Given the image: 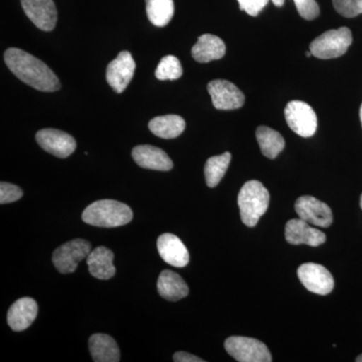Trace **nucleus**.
<instances>
[{"label": "nucleus", "mask_w": 362, "mask_h": 362, "mask_svg": "<svg viewBox=\"0 0 362 362\" xmlns=\"http://www.w3.org/2000/svg\"><path fill=\"white\" fill-rule=\"evenodd\" d=\"M182 66L180 59L175 56H166L161 59L157 66L156 77L160 81L177 80L182 76Z\"/></svg>", "instance_id": "a878e982"}, {"label": "nucleus", "mask_w": 362, "mask_h": 362, "mask_svg": "<svg viewBox=\"0 0 362 362\" xmlns=\"http://www.w3.org/2000/svg\"><path fill=\"white\" fill-rule=\"evenodd\" d=\"M39 312L37 302L33 298L25 297L14 302L7 313V323L16 332L28 329L35 320Z\"/></svg>", "instance_id": "dca6fc26"}, {"label": "nucleus", "mask_w": 362, "mask_h": 362, "mask_svg": "<svg viewBox=\"0 0 362 362\" xmlns=\"http://www.w3.org/2000/svg\"><path fill=\"white\" fill-rule=\"evenodd\" d=\"M285 237L289 244L319 247L326 242V235L301 218L290 220L286 225Z\"/></svg>", "instance_id": "4468645a"}, {"label": "nucleus", "mask_w": 362, "mask_h": 362, "mask_svg": "<svg viewBox=\"0 0 362 362\" xmlns=\"http://www.w3.org/2000/svg\"><path fill=\"white\" fill-rule=\"evenodd\" d=\"M256 136L262 153L268 158L275 159L284 149V138L278 131L266 126H259L256 131Z\"/></svg>", "instance_id": "5701e85b"}, {"label": "nucleus", "mask_w": 362, "mask_h": 362, "mask_svg": "<svg viewBox=\"0 0 362 362\" xmlns=\"http://www.w3.org/2000/svg\"><path fill=\"white\" fill-rule=\"evenodd\" d=\"M298 13L307 21L315 20L320 14V8L315 0H294Z\"/></svg>", "instance_id": "cd10ccee"}, {"label": "nucleus", "mask_w": 362, "mask_h": 362, "mask_svg": "<svg viewBox=\"0 0 362 362\" xmlns=\"http://www.w3.org/2000/svg\"><path fill=\"white\" fill-rule=\"evenodd\" d=\"M149 129L162 139H173L182 134L185 129V121L178 115L156 117L149 122Z\"/></svg>", "instance_id": "4be33fe9"}, {"label": "nucleus", "mask_w": 362, "mask_h": 362, "mask_svg": "<svg viewBox=\"0 0 362 362\" xmlns=\"http://www.w3.org/2000/svg\"><path fill=\"white\" fill-rule=\"evenodd\" d=\"M298 278L308 291L327 295L334 288V279L325 267L315 263H306L299 267Z\"/></svg>", "instance_id": "6e6552de"}, {"label": "nucleus", "mask_w": 362, "mask_h": 362, "mask_svg": "<svg viewBox=\"0 0 362 362\" xmlns=\"http://www.w3.org/2000/svg\"><path fill=\"white\" fill-rule=\"evenodd\" d=\"M146 13L152 25L163 28L175 16L173 0H145Z\"/></svg>", "instance_id": "b1692460"}, {"label": "nucleus", "mask_w": 362, "mask_h": 362, "mask_svg": "<svg viewBox=\"0 0 362 362\" xmlns=\"http://www.w3.org/2000/svg\"><path fill=\"white\" fill-rule=\"evenodd\" d=\"M361 209H362V194H361Z\"/></svg>", "instance_id": "c9c22d12"}, {"label": "nucleus", "mask_w": 362, "mask_h": 362, "mask_svg": "<svg viewBox=\"0 0 362 362\" xmlns=\"http://www.w3.org/2000/svg\"><path fill=\"white\" fill-rule=\"evenodd\" d=\"M35 139L45 151L59 158H66L74 153L77 143L73 136L57 129H42L35 135Z\"/></svg>", "instance_id": "ddd939ff"}, {"label": "nucleus", "mask_w": 362, "mask_h": 362, "mask_svg": "<svg viewBox=\"0 0 362 362\" xmlns=\"http://www.w3.org/2000/svg\"><path fill=\"white\" fill-rule=\"evenodd\" d=\"M136 64L129 52L123 51L107 66V82L116 93H122L134 76Z\"/></svg>", "instance_id": "9b49d317"}, {"label": "nucleus", "mask_w": 362, "mask_h": 362, "mask_svg": "<svg viewBox=\"0 0 362 362\" xmlns=\"http://www.w3.org/2000/svg\"><path fill=\"white\" fill-rule=\"evenodd\" d=\"M173 361L175 362H204V359L199 357L192 356V354H187V352H176L173 356Z\"/></svg>", "instance_id": "7c9ffc66"}, {"label": "nucleus", "mask_w": 362, "mask_h": 362, "mask_svg": "<svg viewBox=\"0 0 362 362\" xmlns=\"http://www.w3.org/2000/svg\"><path fill=\"white\" fill-rule=\"evenodd\" d=\"M238 2L242 11L249 16H257L268 4L269 0H238Z\"/></svg>", "instance_id": "c756f323"}, {"label": "nucleus", "mask_w": 362, "mask_h": 362, "mask_svg": "<svg viewBox=\"0 0 362 362\" xmlns=\"http://www.w3.org/2000/svg\"><path fill=\"white\" fill-rule=\"evenodd\" d=\"M295 209L299 218L310 225L328 228L332 223L333 214L330 207L310 195L299 197L295 202Z\"/></svg>", "instance_id": "9d476101"}, {"label": "nucleus", "mask_w": 362, "mask_h": 362, "mask_svg": "<svg viewBox=\"0 0 362 362\" xmlns=\"http://www.w3.org/2000/svg\"><path fill=\"white\" fill-rule=\"evenodd\" d=\"M92 252L88 240L77 239L62 245L52 254V263L62 274H70L77 270L80 262L87 258Z\"/></svg>", "instance_id": "423d86ee"}, {"label": "nucleus", "mask_w": 362, "mask_h": 362, "mask_svg": "<svg viewBox=\"0 0 362 362\" xmlns=\"http://www.w3.org/2000/svg\"><path fill=\"white\" fill-rule=\"evenodd\" d=\"M114 254L106 247H98L87 257L89 272L93 277L99 280H109L116 274L113 264Z\"/></svg>", "instance_id": "a211bd4d"}, {"label": "nucleus", "mask_w": 362, "mask_h": 362, "mask_svg": "<svg viewBox=\"0 0 362 362\" xmlns=\"http://www.w3.org/2000/svg\"><path fill=\"white\" fill-rule=\"evenodd\" d=\"M333 6L344 18H356L362 14V0H332Z\"/></svg>", "instance_id": "bb28decb"}, {"label": "nucleus", "mask_w": 362, "mask_h": 362, "mask_svg": "<svg viewBox=\"0 0 362 362\" xmlns=\"http://www.w3.org/2000/svg\"><path fill=\"white\" fill-rule=\"evenodd\" d=\"M211 102L218 110H235L245 104V95L242 90L226 80H214L207 85Z\"/></svg>", "instance_id": "1a4fd4ad"}, {"label": "nucleus", "mask_w": 362, "mask_h": 362, "mask_svg": "<svg viewBox=\"0 0 362 362\" xmlns=\"http://www.w3.org/2000/svg\"><path fill=\"white\" fill-rule=\"evenodd\" d=\"M90 356L95 362H119L120 350L115 340L103 333H96L90 337Z\"/></svg>", "instance_id": "412c9836"}, {"label": "nucleus", "mask_w": 362, "mask_h": 362, "mask_svg": "<svg viewBox=\"0 0 362 362\" xmlns=\"http://www.w3.org/2000/svg\"><path fill=\"white\" fill-rule=\"evenodd\" d=\"M270 202V194L258 180L247 181L238 195L240 218L249 228H254L265 214Z\"/></svg>", "instance_id": "7ed1b4c3"}, {"label": "nucleus", "mask_w": 362, "mask_h": 362, "mask_svg": "<svg viewBox=\"0 0 362 362\" xmlns=\"http://www.w3.org/2000/svg\"><path fill=\"white\" fill-rule=\"evenodd\" d=\"M356 361L357 362H362V354H361V356H359L358 357H357Z\"/></svg>", "instance_id": "72a5a7b5"}, {"label": "nucleus", "mask_w": 362, "mask_h": 362, "mask_svg": "<svg viewBox=\"0 0 362 362\" xmlns=\"http://www.w3.org/2000/svg\"><path fill=\"white\" fill-rule=\"evenodd\" d=\"M132 157L142 168L150 170L168 171L173 168V162L168 154L152 145H139L132 150Z\"/></svg>", "instance_id": "f3484780"}, {"label": "nucleus", "mask_w": 362, "mask_h": 362, "mask_svg": "<svg viewBox=\"0 0 362 362\" xmlns=\"http://www.w3.org/2000/svg\"><path fill=\"white\" fill-rule=\"evenodd\" d=\"M157 290L162 298L175 302L189 294V288L182 278L175 272L164 270L157 282Z\"/></svg>", "instance_id": "aec40b11"}, {"label": "nucleus", "mask_w": 362, "mask_h": 362, "mask_svg": "<svg viewBox=\"0 0 362 362\" xmlns=\"http://www.w3.org/2000/svg\"><path fill=\"white\" fill-rule=\"evenodd\" d=\"M4 62L16 77L35 89L56 92L61 88V83L54 71L44 62L23 49L16 47L6 49Z\"/></svg>", "instance_id": "f257e3e1"}, {"label": "nucleus", "mask_w": 362, "mask_h": 362, "mask_svg": "<svg viewBox=\"0 0 362 362\" xmlns=\"http://www.w3.org/2000/svg\"><path fill=\"white\" fill-rule=\"evenodd\" d=\"M232 160V154L230 152H225L221 156H213L207 159L204 166V176L207 187H216L225 176L228 166Z\"/></svg>", "instance_id": "393cba45"}, {"label": "nucleus", "mask_w": 362, "mask_h": 362, "mask_svg": "<svg viewBox=\"0 0 362 362\" xmlns=\"http://www.w3.org/2000/svg\"><path fill=\"white\" fill-rule=\"evenodd\" d=\"M285 119L296 134L308 138L315 134L317 116L310 105L303 101H292L286 106Z\"/></svg>", "instance_id": "0eeeda50"}, {"label": "nucleus", "mask_w": 362, "mask_h": 362, "mask_svg": "<svg viewBox=\"0 0 362 362\" xmlns=\"http://www.w3.org/2000/svg\"><path fill=\"white\" fill-rule=\"evenodd\" d=\"M23 190L16 185L11 183L4 182L0 183V204H11L21 199L23 197Z\"/></svg>", "instance_id": "c85d7f7f"}, {"label": "nucleus", "mask_w": 362, "mask_h": 362, "mask_svg": "<svg viewBox=\"0 0 362 362\" xmlns=\"http://www.w3.org/2000/svg\"><path fill=\"white\" fill-rule=\"evenodd\" d=\"M272 2H273L274 6L282 7L284 6L285 0H272Z\"/></svg>", "instance_id": "2f4dec72"}, {"label": "nucleus", "mask_w": 362, "mask_h": 362, "mask_svg": "<svg viewBox=\"0 0 362 362\" xmlns=\"http://www.w3.org/2000/svg\"><path fill=\"white\" fill-rule=\"evenodd\" d=\"M23 11L33 25L44 32L56 28L58 11L52 0H21Z\"/></svg>", "instance_id": "f8f14e48"}, {"label": "nucleus", "mask_w": 362, "mask_h": 362, "mask_svg": "<svg viewBox=\"0 0 362 362\" xmlns=\"http://www.w3.org/2000/svg\"><path fill=\"white\" fill-rule=\"evenodd\" d=\"M226 352L239 362H271L270 350L255 338L232 337L225 342Z\"/></svg>", "instance_id": "39448f33"}, {"label": "nucleus", "mask_w": 362, "mask_h": 362, "mask_svg": "<svg viewBox=\"0 0 362 362\" xmlns=\"http://www.w3.org/2000/svg\"><path fill=\"white\" fill-rule=\"evenodd\" d=\"M83 221L88 225L99 228H117L129 223L133 211L123 202L102 199L87 206L82 214Z\"/></svg>", "instance_id": "f03ea898"}, {"label": "nucleus", "mask_w": 362, "mask_h": 362, "mask_svg": "<svg viewBox=\"0 0 362 362\" xmlns=\"http://www.w3.org/2000/svg\"><path fill=\"white\" fill-rule=\"evenodd\" d=\"M359 116H361V126H362V104L361 107V111H359Z\"/></svg>", "instance_id": "473e14b6"}, {"label": "nucleus", "mask_w": 362, "mask_h": 362, "mask_svg": "<svg viewBox=\"0 0 362 362\" xmlns=\"http://www.w3.org/2000/svg\"><path fill=\"white\" fill-rule=\"evenodd\" d=\"M157 249L162 259L175 268H183L189 263V252L180 238L173 233H163L157 240Z\"/></svg>", "instance_id": "2eb2a0df"}, {"label": "nucleus", "mask_w": 362, "mask_h": 362, "mask_svg": "<svg viewBox=\"0 0 362 362\" xmlns=\"http://www.w3.org/2000/svg\"><path fill=\"white\" fill-rule=\"evenodd\" d=\"M352 44V33L349 28L331 30L319 35L310 45L312 56L317 59H330L343 56Z\"/></svg>", "instance_id": "20e7f679"}, {"label": "nucleus", "mask_w": 362, "mask_h": 362, "mask_svg": "<svg viewBox=\"0 0 362 362\" xmlns=\"http://www.w3.org/2000/svg\"><path fill=\"white\" fill-rule=\"evenodd\" d=\"M306 56H307V57H311V56H312V52H311L310 51L307 52H306Z\"/></svg>", "instance_id": "f704fd0d"}, {"label": "nucleus", "mask_w": 362, "mask_h": 362, "mask_svg": "<svg viewBox=\"0 0 362 362\" xmlns=\"http://www.w3.org/2000/svg\"><path fill=\"white\" fill-rule=\"evenodd\" d=\"M192 54L199 63H209L223 58L226 54L223 40L211 33H204L197 40L192 49Z\"/></svg>", "instance_id": "6ab92c4d"}]
</instances>
